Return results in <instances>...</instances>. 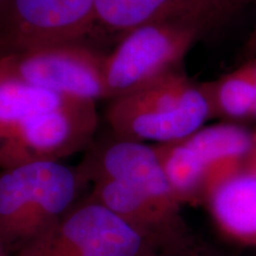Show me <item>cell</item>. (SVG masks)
Instances as JSON below:
<instances>
[{
    "instance_id": "8992f818",
    "label": "cell",
    "mask_w": 256,
    "mask_h": 256,
    "mask_svg": "<svg viewBox=\"0 0 256 256\" xmlns=\"http://www.w3.org/2000/svg\"><path fill=\"white\" fill-rule=\"evenodd\" d=\"M204 34L177 23L146 24L128 31L104 63V98L113 100L178 66Z\"/></svg>"
},
{
    "instance_id": "4fadbf2b",
    "label": "cell",
    "mask_w": 256,
    "mask_h": 256,
    "mask_svg": "<svg viewBox=\"0 0 256 256\" xmlns=\"http://www.w3.org/2000/svg\"><path fill=\"white\" fill-rule=\"evenodd\" d=\"M165 256H211V255L202 254V252H197L196 249H194V248L191 246V247L184 249V250L178 252H174V254H171V255H165Z\"/></svg>"
},
{
    "instance_id": "30bf717a",
    "label": "cell",
    "mask_w": 256,
    "mask_h": 256,
    "mask_svg": "<svg viewBox=\"0 0 256 256\" xmlns=\"http://www.w3.org/2000/svg\"><path fill=\"white\" fill-rule=\"evenodd\" d=\"M204 200L217 226L224 234L256 243V166H235L208 186Z\"/></svg>"
},
{
    "instance_id": "2e32d148",
    "label": "cell",
    "mask_w": 256,
    "mask_h": 256,
    "mask_svg": "<svg viewBox=\"0 0 256 256\" xmlns=\"http://www.w3.org/2000/svg\"><path fill=\"white\" fill-rule=\"evenodd\" d=\"M0 256H12L11 252H10L8 249L2 244V241H0Z\"/></svg>"
},
{
    "instance_id": "ba28073f",
    "label": "cell",
    "mask_w": 256,
    "mask_h": 256,
    "mask_svg": "<svg viewBox=\"0 0 256 256\" xmlns=\"http://www.w3.org/2000/svg\"><path fill=\"white\" fill-rule=\"evenodd\" d=\"M104 60L82 43L44 46L0 57V80L96 102L104 98Z\"/></svg>"
},
{
    "instance_id": "52a82bcc",
    "label": "cell",
    "mask_w": 256,
    "mask_h": 256,
    "mask_svg": "<svg viewBox=\"0 0 256 256\" xmlns=\"http://www.w3.org/2000/svg\"><path fill=\"white\" fill-rule=\"evenodd\" d=\"M96 0H2L0 57L94 34Z\"/></svg>"
},
{
    "instance_id": "9c48e42d",
    "label": "cell",
    "mask_w": 256,
    "mask_h": 256,
    "mask_svg": "<svg viewBox=\"0 0 256 256\" xmlns=\"http://www.w3.org/2000/svg\"><path fill=\"white\" fill-rule=\"evenodd\" d=\"M252 0H96L95 32L119 34L146 24L177 23L206 32Z\"/></svg>"
},
{
    "instance_id": "5bb4252c",
    "label": "cell",
    "mask_w": 256,
    "mask_h": 256,
    "mask_svg": "<svg viewBox=\"0 0 256 256\" xmlns=\"http://www.w3.org/2000/svg\"><path fill=\"white\" fill-rule=\"evenodd\" d=\"M247 64H248L249 69H250L252 80H254L255 88H256V60H252V62H248ZM252 118H256V104H255V108H254V113H252Z\"/></svg>"
},
{
    "instance_id": "7a4b0ae2",
    "label": "cell",
    "mask_w": 256,
    "mask_h": 256,
    "mask_svg": "<svg viewBox=\"0 0 256 256\" xmlns=\"http://www.w3.org/2000/svg\"><path fill=\"white\" fill-rule=\"evenodd\" d=\"M106 118L112 136L162 145L197 132L214 110L206 83L177 69L110 100Z\"/></svg>"
},
{
    "instance_id": "9a60e30c",
    "label": "cell",
    "mask_w": 256,
    "mask_h": 256,
    "mask_svg": "<svg viewBox=\"0 0 256 256\" xmlns=\"http://www.w3.org/2000/svg\"><path fill=\"white\" fill-rule=\"evenodd\" d=\"M249 162L254 166H256V133L252 134V151L250 158H249Z\"/></svg>"
},
{
    "instance_id": "5b68a950",
    "label": "cell",
    "mask_w": 256,
    "mask_h": 256,
    "mask_svg": "<svg viewBox=\"0 0 256 256\" xmlns=\"http://www.w3.org/2000/svg\"><path fill=\"white\" fill-rule=\"evenodd\" d=\"M156 148L172 190L183 204L204 198L218 176L249 160L252 134L238 124H216Z\"/></svg>"
},
{
    "instance_id": "8fae6325",
    "label": "cell",
    "mask_w": 256,
    "mask_h": 256,
    "mask_svg": "<svg viewBox=\"0 0 256 256\" xmlns=\"http://www.w3.org/2000/svg\"><path fill=\"white\" fill-rule=\"evenodd\" d=\"M212 104L214 116L242 119L252 116L256 88L248 64L226 74L214 82L206 83Z\"/></svg>"
},
{
    "instance_id": "6da1fadb",
    "label": "cell",
    "mask_w": 256,
    "mask_h": 256,
    "mask_svg": "<svg viewBox=\"0 0 256 256\" xmlns=\"http://www.w3.org/2000/svg\"><path fill=\"white\" fill-rule=\"evenodd\" d=\"M96 102L0 80V170L60 162L89 147Z\"/></svg>"
},
{
    "instance_id": "277c9868",
    "label": "cell",
    "mask_w": 256,
    "mask_h": 256,
    "mask_svg": "<svg viewBox=\"0 0 256 256\" xmlns=\"http://www.w3.org/2000/svg\"><path fill=\"white\" fill-rule=\"evenodd\" d=\"M14 256H164L142 232L101 204H75Z\"/></svg>"
},
{
    "instance_id": "3957f363",
    "label": "cell",
    "mask_w": 256,
    "mask_h": 256,
    "mask_svg": "<svg viewBox=\"0 0 256 256\" xmlns=\"http://www.w3.org/2000/svg\"><path fill=\"white\" fill-rule=\"evenodd\" d=\"M81 185L78 170L60 162L0 170V241L12 256L75 206Z\"/></svg>"
},
{
    "instance_id": "7c38bea8",
    "label": "cell",
    "mask_w": 256,
    "mask_h": 256,
    "mask_svg": "<svg viewBox=\"0 0 256 256\" xmlns=\"http://www.w3.org/2000/svg\"><path fill=\"white\" fill-rule=\"evenodd\" d=\"M247 50L252 55H256V22L254 24V28H252L250 36L247 42Z\"/></svg>"
},
{
    "instance_id": "e0dca14e",
    "label": "cell",
    "mask_w": 256,
    "mask_h": 256,
    "mask_svg": "<svg viewBox=\"0 0 256 256\" xmlns=\"http://www.w3.org/2000/svg\"><path fill=\"white\" fill-rule=\"evenodd\" d=\"M0 2H2V0H0Z\"/></svg>"
}]
</instances>
